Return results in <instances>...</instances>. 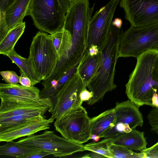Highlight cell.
<instances>
[{
  "mask_svg": "<svg viewBox=\"0 0 158 158\" xmlns=\"http://www.w3.org/2000/svg\"><path fill=\"white\" fill-rule=\"evenodd\" d=\"M101 54L100 51L97 55L91 56L85 51L78 64L76 72L86 86L97 70Z\"/></svg>",
  "mask_w": 158,
  "mask_h": 158,
  "instance_id": "16",
  "label": "cell"
},
{
  "mask_svg": "<svg viewBox=\"0 0 158 158\" xmlns=\"http://www.w3.org/2000/svg\"><path fill=\"white\" fill-rule=\"evenodd\" d=\"M15 0H0V12H4L7 7Z\"/></svg>",
  "mask_w": 158,
  "mask_h": 158,
  "instance_id": "32",
  "label": "cell"
},
{
  "mask_svg": "<svg viewBox=\"0 0 158 158\" xmlns=\"http://www.w3.org/2000/svg\"><path fill=\"white\" fill-rule=\"evenodd\" d=\"M158 134V132H156ZM143 155V158H158V142L152 147L140 151Z\"/></svg>",
  "mask_w": 158,
  "mask_h": 158,
  "instance_id": "28",
  "label": "cell"
},
{
  "mask_svg": "<svg viewBox=\"0 0 158 158\" xmlns=\"http://www.w3.org/2000/svg\"><path fill=\"white\" fill-rule=\"evenodd\" d=\"M152 101V107L158 108V94L156 92L153 94Z\"/></svg>",
  "mask_w": 158,
  "mask_h": 158,
  "instance_id": "36",
  "label": "cell"
},
{
  "mask_svg": "<svg viewBox=\"0 0 158 158\" xmlns=\"http://www.w3.org/2000/svg\"><path fill=\"white\" fill-rule=\"evenodd\" d=\"M0 118L16 115L34 114L44 116L51 106L50 99H17L0 97Z\"/></svg>",
  "mask_w": 158,
  "mask_h": 158,
  "instance_id": "11",
  "label": "cell"
},
{
  "mask_svg": "<svg viewBox=\"0 0 158 158\" xmlns=\"http://www.w3.org/2000/svg\"><path fill=\"white\" fill-rule=\"evenodd\" d=\"M51 35L59 60L69 50L71 45L72 35L64 27Z\"/></svg>",
  "mask_w": 158,
  "mask_h": 158,
  "instance_id": "22",
  "label": "cell"
},
{
  "mask_svg": "<svg viewBox=\"0 0 158 158\" xmlns=\"http://www.w3.org/2000/svg\"><path fill=\"white\" fill-rule=\"evenodd\" d=\"M54 119L50 117L45 118L42 115L15 126L0 130V141L6 142L24 136L34 135L36 133L50 128Z\"/></svg>",
  "mask_w": 158,
  "mask_h": 158,
  "instance_id": "12",
  "label": "cell"
},
{
  "mask_svg": "<svg viewBox=\"0 0 158 158\" xmlns=\"http://www.w3.org/2000/svg\"><path fill=\"white\" fill-rule=\"evenodd\" d=\"M31 0H15L4 11L6 24L10 30L18 24L23 22L27 15Z\"/></svg>",
  "mask_w": 158,
  "mask_h": 158,
  "instance_id": "15",
  "label": "cell"
},
{
  "mask_svg": "<svg viewBox=\"0 0 158 158\" xmlns=\"http://www.w3.org/2000/svg\"><path fill=\"white\" fill-rule=\"evenodd\" d=\"M123 23L122 20L119 18H116L113 21H112V24L117 28H120L122 27Z\"/></svg>",
  "mask_w": 158,
  "mask_h": 158,
  "instance_id": "37",
  "label": "cell"
},
{
  "mask_svg": "<svg viewBox=\"0 0 158 158\" xmlns=\"http://www.w3.org/2000/svg\"><path fill=\"white\" fill-rule=\"evenodd\" d=\"M66 14L57 0H31L27 15L41 31L51 35L63 27Z\"/></svg>",
  "mask_w": 158,
  "mask_h": 158,
  "instance_id": "5",
  "label": "cell"
},
{
  "mask_svg": "<svg viewBox=\"0 0 158 158\" xmlns=\"http://www.w3.org/2000/svg\"><path fill=\"white\" fill-rule=\"evenodd\" d=\"M100 138V137L97 135L91 134V135L90 139H92L95 142H96L99 141Z\"/></svg>",
  "mask_w": 158,
  "mask_h": 158,
  "instance_id": "38",
  "label": "cell"
},
{
  "mask_svg": "<svg viewBox=\"0 0 158 158\" xmlns=\"http://www.w3.org/2000/svg\"><path fill=\"white\" fill-rule=\"evenodd\" d=\"M132 130L128 124L117 123L114 127L105 132L100 138L114 139Z\"/></svg>",
  "mask_w": 158,
  "mask_h": 158,
  "instance_id": "26",
  "label": "cell"
},
{
  "mask_svg": "<svg viewBox=\"0 0 158 158\" xmlns=\"http://www.w3.org/2000/svg\"><path fill=\"white\" fill-rule=\"evenodd\" d=\"M112 139L104 138L99 142H92L84 145L85 150L89 151L101 155L105 157L115 158L110 148Z\"/></svg>",
  "mask_w": 158,
  "mask_h": 158,
  "instance_id": "23",
  "label": "cell"
},
{
  "mask_svg": "<svg viewBox=\"0 0 158 158\" xmlns=\"http://www.w3.org/2000/svg\"><path fill=\"white\" fill-rule=\"evenodd\" d=\"M0 146V155L18 158H28L41 150L30 146L22 144L17 142L11 141L6 142Z\"/></svg>",
  "mask_w": 158,
  "mask_h": 158,
  "instance_id": "19",
  "label": "cell"
},
{
  "mask_svg": "<svg viewBox=\"0 0 158 158\" xmlns=\"http://www.w3.org/2000/svg\"><path fill=\"white\" fill-rule=\"evenodd\" d=\"M15 63L31 81L32 85L40 82L41 79L35 72L32 64L28 58H25L18 54L14 49L6 55Z\"/></svg>",
  "mask_w": 158,
  "mask_h": 158,
  "instance_id": "20",
  "label": "cell"
},
{
  "mask_svg": "<svg viewBox=\"0 0 158 158\" xmlns=\"http://www.w3.org/2000/svg\"><path fill=\"white\" fill-rule=\"evenodd\" d=\"M125 18L135 27L158 22V0H121Z\"/></svg>",
  "mask_w": 158,
  "mask_h": 158,
  "instance_id": "10",
  "label": "cell"
},
{
  "mask_svg": "<svg viewBox=\"0 0 158 158\" xmlns=\"http://www.w3.org/2000/svg\"><path fill=\"white\" fill-rule=\"evenodd\" d=\"M73 0H70L71 1H73Z\"/></svg>",
  "mask_w": 158,
  "mask_h": 158,
  "instance_id": "40",
  "label": "cell"
},
{
  "mask_svg": "<svg viewBox=\"0 0 158 158\" xmlns=\"http://www.w3.org/2000/svg\"><path fill=\"white\" fill-rule=\"evenodd\" d=\"M157 124L158 125V115L157 118Z\"/></svg>",
  "mask_w": 158,
  "mask_h": 158,
  "instance_id": "39",
  "label": "cell"
},
{
  "mask_svg": "<svg viewBox=\"0 0 158 158\" xmlns=\"http://www.w3.org/2000/svg\"><path fill=\"white\" fill-rule=\"evenodd\" d=\"M120 1L110 0L105 6L97 11L91 17L86 49L92 45L97 46L99 51L103 48L108 37L115 10Z\"/></svg>",
  "mask_w": 158,
  "mask_h": 158,
  "instance_id": "9",
  "label": "cell"
},
{
  "mask_svg": "<svg viewBox=\"0 0 158 158\" xmlns=\"http://www.w3.org/2000/svg\"><path fill=\"white\" fill-rule=\"evenodd\" d=\"M18 142L49 152L56 157L66 156L85 151L82 144L70 141L58 136L53 131L46 130L41 134L31 135L21 139Z\"/></svg>",
  "mask_w": 158,
  "mask_h": 158,
  "instance_id": "7",
  "label": "cell"
},
{
  "mask_svg": "<svg viewBox=\"0 0 158 158\" xmlns=\"http://www.w3.org/2000/svg\"><path fill=\"white\" fill-rule=\"evenodd\" d=\"M28 58L41 80L51 76L58 61L51 34L41 31L36 34L30 46Z\"/></svg>",
  "mask_w": 158,
  "mask_h": 158,
  "instance_id": "4",
  "label": "cell"
},
{
  "mask_svg": "<svg viewBox=\"0 0 158 158\" xmlns=\"http://www.w3.org/2000/svg\"><path fill=\"white\" fill-rule=\"evenodd\" d=\"M19 83L21 85L27 87H31L32 85L31 81L20 70Z\"/></svg>",
  "mask_w": 158,
  "mask_h": 158,
  "instance_id": "30",
  "label": "cell"
},
{
  "mask_svg": "<svg viewBox=\"0 0 158 158\" xmlns=\"http://www.w3.org/2000/svg\"><path fill=\"white\" fill-rule=\"evenodd\" d=\"M110 148L115 158H141L143 157L141 152L136 153L127 147L111 143Z\"/></svg>",
  "mask_w": 158,
  "mask_h": 158,
  "instance_id": "25",
  "label": "cell"
},
{
  "mask_svg": "<svg viewBox=\"0 0 158 158\" xmlns=\"http://www.w3.org/2000/svg\"><path fill=\"white\" fill-rule=\"evenodd\" d=\"M64 12L66 13L71 2L70 0H57Z\"/></svg>",
  "mask_w": 158,
  "mask_h": 158,
  "instance_id": "34",
  "label": "cell"
},
{
  "mask_svg": "<svg viewBox=\"0 0 158 158\" xmlns=\"http://www.w3.org/2000/svg\"><path fill=\"white\" fill-rule=\"evenodd\" d=\"M158 50V22L130 28L121 34L119 40L118 57L136 58L149 50Z\"/></svg>",
  "mask_w": 158,
  "mask_h": 158,
  "instance_id": "3",
  "label": "cell"
},
{
  "mask_svg": "<svg viewBox=\"0 0 158 158\" xmlns=\"http://www.w3.org/2000/svg\"><path fill=\"white\" fill-rule=\"evenodd\" d=\"M51 155L52 154L49 152L41 150L38 153L29 156L28 158H41Z\"/></svg>",
  "mask_w": 158,
  "mask_h": 158,
  "instance_id": "35",
  "label": "cell"
},
{
  "mask_svg": "<svg viewBox=\"0 0 158 158\" xmlns=\"http://www.w3.org/2000/svg\"><path fill=\"white\" fill-rule=\"evenodd\" d=\"M123 32L122 27L118 28L111 24L106 42L101 51L97 70L89 82L87 87L93 93L87 102L92 105L102 99L105 94L117 87L114 83L115 66L119 58L118 43Z\"/></svg>",
  "mask_w": 158,
  "mask_h": 158,
  "instance_id": "2",
  "label": "cell"
},
{
  "mask_svg": "<svg viewBox=\"0 0 158 158\" xmlns=\"http://www.w3.org/2000/svg\"><path fill=\"white\" fill-rule=\"evenodd\" d=\"M139 108L129 99L117 102L114 108L116 122L128 124L132 130L142 127L143 119Z\"/></svg>",
  "mask_w": 158,
  "mask_h": 158,
  "instance_id": "13",
  "label": "cell"
},
{
  "mask_svg": "<svg viewBox=\"0 0 158 158\" xmlns=\"http://www.w3.org/2000/svg\"><path fill=\"white\" fill-rule=\"evenodd\" d=\"M90 122L86 109L81 106L73 109L56 119L54 126L56 130L63 137L82 144L90 139Z\"/></svg>",
  "mask_w": 158,
  "mask_h": 158,
  "instance_id": "6",
  "label": "cell"
},
{
  "mask_svg": "<svg viewBox=\"0 0 158 158\" xmlns=\"http://www.w3.org/2000/svg\"><path fill=\"white\" fill-rule=\"evenodd\" d=\"M86 88L82 91L80 94L81 99L83 102L88 101L93 96V93L87 90Z\"/></svg>",
  "mask_w": 158,
  "mask_h": 158,
  "instance_id": "31",
  "label": "cell"
},
{
  "mask_svg": "<svg viewBox=\"0 0 158 158\" xmlns=\"http://www.w3.org/2000/svg\"><path fill=\"white\" fill-rule=\"evenodd\" d=\"M10 30L6 22L4 13H0V41L3 39Z\"/></svg>",
  "mask_w": 158,
  "mask_h": 158,
  "instance_id": "29",
  "label": "cell"
},
{
  "mask_svg": "<svg viewBox=\"0 0 158 158\" xmlns=\"http://www.w3.org/2000/svg\"><path fill=\"white\" fill-rule=\"evenodd\" d=\"M137 59L126 85V94L139 107L144 105L152 107V97L158 92V50L147 51Z\"/></svg>",
  "mask_w": 158,
  "mask_h": 158,
  "instance_id": "1",
  "label": "cell"
},
{
  "mask_svg": "<svg viewBox=\"0 0 158 158\" xmlns=\"http://www.w3.org/2000/svg\"><path fill=\"white\" fill-rule=\"evenodd\" d=\"M116 118L114 108L106 110L90 118L91 133L98 135H102L114 127Z\"/></svg>",
  "mask_w": 158,
  "mask_h": 158,
  "instance_id": "17",
  "label": "cell"
},
{
  "mask_svg": "<svg viewBox=\"0 0 158 158\" xmlns=\"http://www.w3.org/2000/svg\"><path fill=\"white\" fill-rule=\"evenodd\" d=\"M156 93L158 94V92Z\"/></svg>",
  "mask_w": 158,
  "mask_h": 158,
  "instance_id": "41",
  "label": "cell"
},
{
  "mask_svg": "<svg viewBox=\"0 0 158 158\" xmlns=\"http://www.w3.org/2000/svg\"><path fill=\"white\" fill-rule=\"evenodd\" d=\"M0 73L4 80L8 84L15 85L19 83V77L14 71H2Z\"/></svg>",
  "mask_w": 158,
  "mask_h": 158,
  "instance_id": "27",
  "label": "cell"
},
{
  "mask_svg": "<svg viewBox=\"0 0 158 158\" xmlns=\"http://www.w3.org/2000/svg\"><path fill=\"white\" fill-rule=\"evenodd\" d=\"M112 142L125 146L132 151H140L146 148L147 145L144 132L135 129L112 139Z\"/></svg>",
  "mask_w": 158,
  "mask_h": 158,
  "instance_id": "18",
  "label": "cell"
},
{
  "mask_svg": "<svg viewBox=\"0 0 158 158\" xmlns=\"http://www.w3.org/2000/svg\"><path fill=\"white\" fill-rule=\"evenodd\" d=\"M85 51L91 56L97 55L99 52L97 46L94 45H91Z\"/></svg>",
  "mask_w": 158,
  "mask_h": 158,
  "instance_id": "33",
  "label": "cell"
},
{
  "mask_svg": "<svg viewBox=\"0 0 158 158\" xmlns=\"http://www.w3.org/2000/svg\"><path fill=\"white\" fill-rule=\"evenodd\" d=\"M25 23L23 22L10 29L0 41V54L6 56L14 49L16 43L23 34Z\"/></svg>",
  "mask_w": 158,
  "mask_h": 158,
  "instance_id": "21",
  "label": "cell"
},
{
  "mask_svg": "<svg viewBox=\"0 0 158 158\" xmlns=\"http://www.w3.org/2000/svg\"><path fill=\"white\" fill-rule=\"evenodd\" d=\"M39 116L34 114L16 115L0 118V130L19 125Z\"/></svg>",
  "mask_w": 158,
  "mask_h": 158,
  "instance_id": "24",
  "label": "cell"
},
{
  "mask_svg": "<svg viewBox=\"0 0 158 158\" xmlns=\"http://www.w3.org/2000/svg\"><path fill=\"white\" fill-rule=\"evenodd\" d=\"M40 91L34 86H24L18 84H0V98L17 99H35L39 98Z\"/></svg>",
  "mask_w": 158,
  "mask_h": 158,
  "instance_id": "14",
  "label": "cell"
},
{
  "mask_svg": "<svg viewBox=\"0 0 158 158\" xmlns=\"http://www.w3.org/2000/svg\"><path fill=\"white\" fill-rule=\"evenodd\" d=\"M86 85L76 72L51 99L48 111L54 120L60 118L71 110L81 106L80 94Z\"/></svg>",
  "mask_w": 158,
  "mask_h": 158,
  "instance_id": "8",
  "label": "cell"
}]
</instances>
